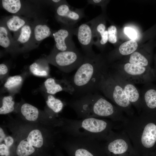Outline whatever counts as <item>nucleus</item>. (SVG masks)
<instances>
[{
	"label": "nucleus",
	"mask_w": 156,
	"mask_h": 156,
	"mask_svg": "<svg viewBox=\"0 0 156 156\" xmlns=\"http://www.w3.org/2000/svg\"><path fill=\"white\" fill-rule=\"evenodd\" d=\"M108 66L101 75L98 85V91L111 100L127 116H131L134 115L133 106L121 85L108 70Z\"/></svg>",
	"instance_id": "39448f33"
},
{
	"label": "nucleus",
	"mask_w": 156,
	"mask_h": 156,
	"mask_svg": "<svg viewBox=\"0 0 156 156\" xmlns=\"http://www.w3.org/2000/svg\"><path fill=\"white\" fill-rule=\"evenodd\" d=\"M21 112L23 116L28 121H35L39 116V112L38 108L28 103H25L22 105Z\"/></svg>",
	"instance_id": "6ab92c4d"
},
{
	"label": "nucleus",
	"mask_w": 156,
	"mask_h": 156,
	"mask_svg": "<svg viewBox=\"0 0 156 156\" xmlns=\"http://www.w3.org/2000/svg\"><path fill=\"white\" fill-rule=\"evenodd\" d=\"M46 103L48 107L54 114L59 113L64 107L62 101L51 94H49L47 96Z\"/></svg>",
	"instance_id": "412c9836"
},
{
	"label": "nucleus",
	"mask_w": 156,
	"mask_h": 156,
	"mask_svg": "<svg viewBox=\"0 0 156 156\" xmlns=\"http://www.w3.org/2000/svg\"><path fill=\"white\" fill-rule=\"evenodd\" d=\"M26 134L18 143L16 149V153L18 156H31L44 145V137L40 129H33Z\"/></svg>",
	"instance_id": "9d476101"
},
{
	"label": "nucleus",
	"mask_w": 156,
	"mask_h": 156,
	"mask_svg": "<svg viewBox=\"0 0 156 156\" xmlns=\"http://www.w3.org/2000/svg\"><path fill=\"white\" fill-rule=\"evenodd\" d=\"M44 85L47 93L50 94L54 95L58 92L64 91L73 95L75 92L70 80H58L49 78L44 82Z\"/></svg>",
	"instance_id": "f3484780"
},
{
	"label": "nucleus",
	"mask_w": 156,
	"mask_h": 156,
	"mask_svg": "<svg viewBox=\"0 0 156 156\" xmlns=\"http://www.w3.org/2000/svg\"><path fill=\"white\" fill-rule=\"evenodd\" d=\"M109 71L121 85L129 101L138 111V114L141 112V93L135 85L111 69L108 66Z\"/></svg>",
	"instance_id": "f8f14e48"
},
{
	"label": "nucleus",
	"mask_w": 156,
	"mask_h": 156,
	"mask_svg": "<svg viewBox=\"0 0 156 156\" xmlns=\"http://www.w3.org/2000/svg\"><path fill=\"white\" fill-rule=\"evenodd\" d=\"M56 18L66 27L74 26L85 16L83 8H74L67 3L58 6L56 10Z\"/></svg>",
	"instance_id": "9b49d317"
},
{
	"label": "nucleus",
	"mask_w": 156,
	"mask_h": 156,
	"mask_svg": "<svg viewBox=\"0 0 156 156\" xmlns=\"http://www.w3.org/2000/svg\"><path fill=\"white\" fill-rule=\"evenodd\" d=\"M51 34L50 27L46 25L38 24L35 27L34 34L37 41H41L49 37Z\"/></svg>",
	"instance_id": "aec40b11"
},
{
	"label": "nucleus",
	"mask_w": 156,
	"mask_h": 156,
	"mask_svg": "<svg viewBox=\"0 0 156 156\" xmlns=\"http://www.w3.org/2000/svg\"><path fill=\"white\" fill-rule=\"evenodd\" d=\"M64 143L71 156H103L105 152L99 141L93 139L70 136Z\"/></svg>",
	"instance_id": "0eeeda50"
},
{
	"label": "nucleus",
	"mask_w": 156,
	"mask_h": 156,
	"mask_svg": "<svg viewBox=\"0 0 156 156\" xmlns=\"http://www.w3.org/2000/svg\"><path fill=\"white\" fill-rule=\"evenodd\" d=\"M108 64L106 57L101 54L84 55L82 63L70 79L75 90L74 97L98 92L99 82Z\"/></svg>",
	"instance_id": "7ed1b4c3"
},
{
	"label": "nucleus",
	"mask_w": 156,
	"mask_h": 156,
	"mask_svg": "<svg viewBox=\"0 0 156 156\" xmlns=\"http://www.w3.org/2000/svg\"><path fill=\"white\" fill-rule=\"evenodd\" d=\"M115 122L103 118H87L81 119H63L59 125L70 136L105 141L115 127Z\"/></svg>",
	"instance_id": "20e7f679"
},
{
	"label": "nucleus",
	"mask_w": 156,
	"mask_h": 156,
	"mask_svg": "<svg viewBox=\"0 0 156 156\" xmlns=\"http://www.w3.org/2000/svg\"><path fill=\"white\" fill-rule=\"evenodd\" d=\"M104 147L108 156H137L138 153L129 137L123 131L117 132L112 130Z\"/></svg>",
	"instance_id": "6e6552de"
},
{
	"label": "nucleus",
	"mask_w": 156,
	"mask_h": 156,
	"mask_svg": "<svg viewBox=\"0 0 156 156\" xmlns=\"http://www.w3.org/2000/svg\"><path fill=\"white\" fill-rule=\"evenodd\" d=\"M140 93L141 113L156 116V84H144Z\"/></svg>",
	"instance_id": "ddd939ff"
},
{
	"label": "nucleus",
	"mask_w": 156,
	"mask_h": 156,
	"mask_svg": "<svg viewBox=\"0 0 156 156\" xmlns=\"http://www.w3.org/2000/svg\"><path fill=\"white\" fill-rule=\"evenodd\" d=\"M120 127L129 138L138 153L146 156L156 146V116L141 113L126 117Z\"/></svg>",
	"instance_id": "f257e3e1"
},
{
	"label": "nucleus",
	"mask_w": 156,
	"mask_h": 156,
	"mask_svg": "<svg viewBox=\"0 0 156 156\" xmlns=\"http://www.w3.org/2000/svg\"><path fill=\"white\" fill-rule=\"evenodd\" d=\"M11 44V40L9 36L7 29L5 26L0 27V45L2 47L7 48Z\"/></svg>",
	"instance_id": "cd10ccee"
},
{
	"label": "nucleus",
	"mask_w": 156,
	"mask_h": 156,
	"mask_svg": "<svg viewBox=\"0 0 156 156\" xmlns=\"http://www.w3.org/2000/svg\"><path fill=\"white\" fill-rule=\"evenodd\" d=\"M125 34L131 40H135L137 38V34L136 31L130 27H126L124 28Z\"/></svg>",
	"instance_id": "c756f323"
},
{
	"label": "nucleus",
	"mask_w": 156,
	"mask_h": 156,
	"mask_svg": "<svg viewBox=\"0 0 156 156\" xmlns=\"http://www.w3.org/2000/svg\"><path fill=\"white\" fill-rule=\"evenodd\" d=\"M75 28L65 27L53 34L55 42L54 49L60 51L73 50L76 49L73 40Z\"/></svg>",
	"instance_id": "2eb2a0df"
},
{
	"label": "nucleus",
	"mask_w": 156,
	"mask_h": 156,
	"mask_svg": "<svg viewBox=\"0 0 156 156\" xmlns=\"http://www.w3.org/2000/svg\"><path fill=\"white\" fill-rule=\"evenodd\" d=\"M25 25V21L20 17L13 16L6 21V25L8 29L10 31H16Z\"/></svg>",
	"instance_id": "4be33fe9"
},
{
	"label": "nucleus",
	"mask_w": 156,
	"mask_h": 156,
	"mask_svg": "<svg viewBox=\"0 0 156 156\" xmlns=\"http://www.w3.org/2000/svg\"><path fill=\"white\" fill-rule=\"evenodd\" d=\"M6 136L2 128H0V142L2 143Z\"/></svg>",
	"instance_id": "f704fd0d"
},
{
	"label": "nucleus",
	"mask_w": 156,
	"mask_h": 156,
	"mask_svg": "<svg viewBox=\"0 0 156 156\" xmlns=\"http://www.w3.org/2000/svg\"><path fill=\"white\" fill-rule=\"evenodd\" d=\"M8 71V68L7 66L4 64H0V77L5 75Z\"/></svg>",
	"instance_id": "72a5a7b5"
},
{
	"label": "nucleus",
	"mask_w": 156,
	"mask_h": 156,
	"mask_svg": "<svg viewBox=\"0 0 156 156\" xmlns=\"http://www.w3.org/2000/svg\"><path fill=\"white\" fill-rule=\"evenodd\" d=\"M5 144L9 148L13 145L14 140L13 137L10 136H6L4 139Z\"/></svg>",
	"instance_id": "473e14b6"
},
{
	"label": "nucleus",
	"mask_w": 156,
	"mask_h": 156,
	"mask_svg": "<svg viewBox=\"0 0 156 156\" xmlns=\"http://www.w3.org/2000/svg\"><path fill=\"white\" fill-rule=\"evenodd\" d=\"M146 156H156V150L155 149L153 151Z\"/></svg>",
	"instance_id": "e433bc0d"
},
{
	"label": "nucleus",
	"mask_w": 156,
	"mask_h": 156,
	"mask_svg": "<svg viewBox=\"0 0 156 156\" xmlns=\"http://www.w3.org/2000/svg\"><path fill=\"white\" fill-rule=\"evenodd\" d=\"M68 104L81 118H107L113 121L122 122L126 118L123 112L107 100L99 92L74 97Z\"/></svg>",
	"instance_id": "f03ea898"
},
{
	"label": "nucleus",
	"mask_w": 156,
	"mask_h": 156,
	"mask_svg": "<svg viewBox=\"0 0 156 156\" xmlns=\"http://www.w3.org/2000/svg\"><path fill=\"white\" fill-rule=\"evenodd\" d=\"M2 4L4 9L12 14L18 12L21 6V3L19 0H3Z\"/></svg>",
	"instance_id": "5701e85b"
},
{
	"label": "nucleus",
	"mask_w": 156,
	"mask_h": 156,
	"mask_svg": "<svg viewBox=\"0 0 156 156\" xmlns=\"http://www.w3.org/2000/svg\"><path fill=\"white\" fill-rule=\"evenodd\" d=\"M109 67L127 80L134 84H146L156 79L153 68L127 62L109 64Z\"/></svg>",
	"instance_id": "423d86ee"
},
{
	"label": "nucleus",
	"mask_w": 156,
	"mask_h": 156,
	"mask_svg": "<svg viewBox=\"0 0 156 156\" xmlns=\"http://www.w3.org/2000/svg\"><path fill=\"white\" fill-rule=\"evenodd\" d=\"M2 106L0 108V114H9L14 110L15 102L11 96H4L2 100Z\"/></svg>",
	"instance_id": "b1692460"
},
{
	"label": "nucleus",
	"mask_w": 156,
	"mask_h": 156,
	"mask_svg": "<svg viewBox=\"0 0 156 156\" xmlns=\"http://www.w3.org/2000/svg\"><path fill=\"white\" fill-rule=\"evenodd\" d=\"M10 148L4 143H1L0 145V154L1 156H9L10 155Z\"/></svg>",
	"instance_id": "7c9ffc66"
},
{
	"label": "nucleus",
	"mask_w": 156,
	"mask_h": 156,
	"mask_svg": "<svg viewBox=\"0 0 156 156\" xmlns=\"http://www.w3.org/2000/svg\"><path fill=\"white\" fill-rule=\"evenodd\" d=\"M74 35L77 36L85 55L90 56L95 54L92 49V29L89 22L82 24L75 28Z\"/></svg>",
	"instance_id": "4468645a"
},
{
	"label": "nucleus",
	"mask_w": 156,
	"mask_h": 156,
	"mask_svg": "<svg viewBox=\"0 0 156 156\" xmlns=\"http://www.w3.org/2000/svg\"><path fill=\"white\" fill-rule=\"evenodd\" d=\"M107 1L101 0H87V2L88 4L93 5L100 6H103L106 4Z\"/></svg>",
	"instance_id": "2f4dec72"
},
{
	"label": "nucleus",
	"mask_w": 156,
	"mask_h": 156,
	"mask_svg": "<svg viewBox=\"0 0 156 156\" xmlns=\"http://www.w3.org/2000/svg\"><path fill=\"white\" fill-rule=\"evenodd\" d=\"M108 33V41L110 43L115 44L117 41L118 32L116 27L114 25L109 26L107 29Z\"/></svg>",
	"instance_id": "c85d7f7f"
},
{
	"label": "nucleus",
	"mask_w": 156,
	"mask_h": 156,
	"mask_svg": "<svg viewBox=\"0 0 156 156\" xmlns=\"http://www.w3.org/2000/svg\"><path fill=\"white\" fill-rule=\"evenodd\" d=\"M155 64L154 67L153 68V69L156 78V54L155 57Z\"/></svg>",
	"instance_id": "c9c22d12"
},
{
	"label": "nucleus",
	"mask_w": 156,
	"mask_h": 156,
	"mask_svg": "<svg viewBox=\"0 0 156 156\" xmlns=\"http://www.w3.org/2000/svg\"><path fill=\"white\" fill-rule=\"evenodd\" d=\"M31 32L30 26L28 25L25 24L21 29L20 34L17 41L21 44L26 43L31 37Z\"/></svg>",
	"instance_id": "393cba45"
},
{
	"label": "nucleus",
	"mask_w": 156,
	"mask_h": 156,
	"mask_svg": "<svg viewBox=\"0 0 156 156\" xmlns=\"http://www.w3.org/2000/svg\"><path fill=\"white\" fill-rule=\"evenodd\" d=\"M22 81V77L20 75H16L10 76L7 80L4 86L8 90H10L19 86L21 83Z\"/></svg>",
	"instance_id": "bb28decb"
},
{
	"label": "nucleus",
	"mask_w": 156,
	"mask_h": 156,
	"mask_svg": "<svg viewBox=\"0 0 156 156\" xmlns=\"http://www.w3.org/2000/svg\"><path fill=\"white\" fill-rule=\"evenodd\" d=\"M84 57V55L77 49L65 51L54 49L48 57V61L61 71L67 73L77 69L82 63Z\"/></svg>",
	"instance_id": "1a4fd4ad"
},
{
	"label": "nucleus",
	"mask_w": 156,
	"mask_h": 156,
	"mask_svg": "<svg viewBox=\"0 0 156 156\" xmlns=\"http://www.w3.org/2000/svg\"><path fill=\"white\" fill-rule=\"evenodd\" d=\"M29 69L32 74L38 76L46 77L48 76L49 73V68H45L36 62L30 66Z\"/></svg>",
	"instance_id": "a878e982"
},
{
	"label": "nucleus",
	"mask_w": 156,
	"mask_h": 156,
	"mask_svg": "<svg viewBox=\"0 0 156 156\" xmlns=\"http://www.w3.org/2000/svg\"><path fill=\"white\" fill-rule=\"evenodd\" d=\"M103 20L101 16H98L88 21L92 28L93 44L100 49L108 41V31Z\"/></svg>",
	"instance_id": "dca6fc26"
},
{
	"label": "nucleus",
	"mask_w": 156,
	"mask_h": 156,
	"mask_svg": "<svg viewBox=\"0 0 156 156\" xmlns=\"http://www.w3.org/2000/svg\"><path fill=\"white\" fill-rule=\"evenodd\" d=\"M153 45H151L146 50L136 51L128 56L125 62L136 64L139 66L151 67L153 58Z\"/></svg>",
	"instance_id": "a211bd4d"
}]
</instances>
